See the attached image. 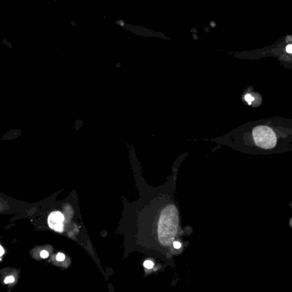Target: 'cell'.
Masks as SVG:
<instances>
[{
	"label": "cell",
	"instance_id": "cell-5",
	"mask_svg": "<svg viewBox=\"0 0 292 292\" xmlns=\"http://www.w3.org/2000/svg\"><path fill=\"white\" fill-rule=\"evenodd\" d=\"M144 266L146 268H148V269H150V268H152L154 267V263H153L151 260H145L144 262Z\"/></svg>",
	"mask_w": 292,
	"mask_h": 292
},
{
	"label": "cell",
	"instance_id": "cell-9",
	"mask_svg": "<svg viewBox=\"0 0 292 292\" xmlns=\"http://www.w3.org/2000/svg\"><path fill=\"white\" fill-rule=\"evenodd\" d=\"M173 247L175 248H180V247H181V243L180 242H178V241H174L173 242Z\"/></svg>",
	"mask_w": 292,
	"mask_h": 292
},
{
	"label": "cell",
	"instance_id": "cell-2",
	"mask_svg": "<svg viewBox=\"0 0 292 292\" xmlns=\"http://www.w3.org/2000/svg\"><path fill=\"white\" fill-rule=\"evenodd\" d=\"M63 222H64V216L63 213L60 212H53L50 214L48 218V224L49 226L52 230L62 232L63 230Z\"/></svg>",
	"mask_w": 292,
	"mask_h": 292
},
{
	"label": "cell",
	"instance_id": "cell-3",
	"mask_svg": "<svg viewBox=\"0 0 292 292\" xmlns=\"http://www.w3.org/2000/svg\"><path fill=\"white\" fill-rule=\"evenodd\" d=\"M285 51L288 55H290V56H292V44L287 45L285 47ZM291 58H290L288 62H290V60H291Z\"/></svg>",
	"mask_w": 292,
	"mask_h": 292
},
{
	"label": "cell",
	"instance_id": "cell-1",
	"mask_svg": "<svg viewBox=\"0 0 292 292\" xmlns=\"http://www.w3.org/2000/svg\"><path fill=\"white\" fill-rule=\"evenodd\" d=\"M253 138L255 145L264 149L273 148L277 142L276 134L273 129L268 126L263 125L254 128L253 130Z\"/></svg>",
	"mask_w": 292,
	"mask_h": 292
},
{
	"label": "cell",
	"instance_id": "cell-6",
	"mask_svg": "<svg viewBox=\"0 0 292 292\" xmlns=\"http://www.w3.org/2000/svg\"><path fill=\"white\" fill-rule=\"evenodd\" d=\"M14 281H15L14 277H13V276H9V277H7L6 279H5L4 283H5V284H10V283H13Z\"/></svg>",
	"mask_w": 292,
	"mask_h": 292
},
{
	"label": "cell",
	"instance_id": "cell-10",
	"mask_svg": "<svg viewBox=\"0 0 292 292\" xmlns=\"http://www.w3.org/2000/svg\"><path fill=\"white\" fill-rule=\"evenodd\" d=\"M4 254V248H3V247L0 245V257L3 255V254Z\"/></svg>",
	"mask_w": 292,
	"mask_h": 292
},
{
	"label": "cell",
	"instance_id": "cell-4",
	"mask_svg": "<svg viewBox=\"0 0 292 292\" xmlns=\"http://www.w3.org/2000/svg\"><path fill=\"white\" fill-rule=\"evenodd\" d=\"M244 100L248 102V105H251V103L254 100V97L251 95V94H246V95L244 96Z\"/></svg>",
	"mask_w": 292,
	"mask_h": 292
},
{
	"label": "cell",
	"instance_id": "cell-7",
	"mask_svg": "<svg viewBox=\"0 0 292 292\" xmlns=\"http://www.w3.org/2000/svg\"><path fill=\"white\" fill-rule=\"evenodd\" d=\"M65 259V255L63 253H58L57 255V260L58 261H63Z\"/></svg>",
	"mask_w": 292,
	"mask_h": 292
},
{
	"label": "cell",
	"instance_id": "cell-8",
	"mask_svg": "<svg viewBox=\"0 0 292 292\" xmlns=\"http://www.w3.org/2000/svg\"><path fill=\"white\" fill-rule=\"evenodd\" d=\"M40 256L42 257V258H47L48 256H49V253L46 251V250H43V251H41V253H40Z\"/></svg>",
	"mask_w": 292,
	"mask_h": 292
}]
</instances>
